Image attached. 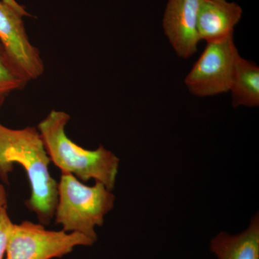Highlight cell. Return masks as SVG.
Returning a JSON list of instances; mask_svg holds the SVG:
<instances>
[{
	"instance_id": "9",
	"label": "cell",
	"mask_w": 259,
	"mask_h": 259,
	"mask_svg": "<svg viewBox=\"0 0 259 259\" xmlns=\"http://www.w3.org/2000/svg\"><path fill=\"white\" fill-rule=\"evenodd\" d=\"M209 248L218 259H259L258 214L240 234L221 232L211 240Z\"/></svg>"
},
{
	"instance_id": "3",
	"label": "cell",
	"mask_w": 259,
	"mask_h": 259,
	"mask_svg": "<svg viewBox=\"0 0 259 259\" xmlns=\"http://www.w3.org/2000/svg\"><path fill=\"white\" fill-rule=\"evenodd\" d=\"M115 200V194L103 184L96 182L90 187L71 174H61L58 183L56 223L62 226L63 231L81 233L95 243V228L103 225Z\"/></svg>"
},
{
	"instance_id": "2",
	"label": "cell",
	"mask_w": 259,
	"mask_h": 259,
	"mask_svg": "<svg viewBox=\"0 0 259 259\" xmlns=\"http://www.w3.org/2000/svg\"><path fill=\"white\" fill-rule=\"evenodd\" d=\"M70 118L66 112L53 110L37 126L51 161L62 174H71L82 182L93 179L113 190L120 159L102 145L88 150L71 141L66 133Z\"/></svg>"
},
{
	"instance_id": "1",
	"label": "cell",
	"mask_w": 259,
	"mask_h": 259,
	"mask_svg": "<svg viewBox=\"0 0 259 259\" xmlns=\"http://www.w3.org/2000/svg\"><path fill=\"white\" fill-rule=\"evenodd\" d=\"M50 162L37 127L11 129L0 123V178L8 182L14 164L23 167L31 188L25 204L44 226L54 218L58 202V183L49 171Z\"/></svg>"
},
{
	"instance_id": "13",
	"label": "cell",
	"mask_w": 259,
	"mask_h": 259,
	"mask_svg": "<svg viewBox=\"0 0 259 259\" xmlns=\"http://www.w3.org/2000/svg\"><path fill=\"white\" fill-rule=\"evenodd\" d=\"M3 2L5 3V4L9 5V6L12 7V8H14L15 10H16L17 11H18L19 13L23 14L25 17H29L30 16V14L26 11L25 8H24L23 6L19 4V3H17L16 0H3Z\"/></svg>"
},
{
	"instance_id": "11",
	"label": "cell",
	"mask_w": 259,
	"mask_h": 259,
	"mask_svg": "<svg viewBox=\"0 0 259 259\" xmlns=\"http://www.w3.org/2000/svg\"><path fill=\"white\" fill-rule=\"evenodd\" d=\"M28 83L0 41V106L10 93L21 90Z\"/></svg>"
},
{
	"instance_id": "5",
	"label": "cell",
	"mask_w": 259,
	"mask_h": 259,
	"mask_svg": "<svg viewBox=\"0 0 259 259\" xmlns=\"http://www.w3.org/2000/svg\"><path fill=\"white\" fill-rule=\"evenodd\" d=\"M239 57L233 36L207 44L185 80L189 91L200 97L228 93Z\"/></svg>"
},
{
	"instance_id": "7",
	"label": "cell",
	"mask_w": 259,
	"mask_h": 259,
	"mask_svg": "<svg viewBox=\"0 0 259 259\" xmlns=\"http://www.w3.org/2000/svg\"><path fill=\"white\" fill-rule=\"evenodd\" d=\"M203 0H168L163 28L179 57L189 59L201 41L197 30L199 8Z\"/></svg>"
},
{
	"instance_id": "14",
	"label": "cell",
	"mask_w": 259,
	"mask_h": 259,
	"mask_svg": "<svg viewBox=\"0 0 259 259\" xmlns=\"http://www.w3.org/2000/svg\"><path fill=\"white\" fill-rule=\"evenodd\" d=\"M8 204V194L4 186L0 184V208L5 207Z\"/></svg>"
},
{
	"instance_id": "6",
	"label": "cell",
	"mask_w": 259,
	"mask_h": 259,
	"mask_svg": "<svg viewBox=\"0 0 259 259\" xmlns=\"http://www.w3.org/2000/svg\"><path fill=\"white\" fill-rule=\"evenodd\" d=\"M23 17L0 0V41L24 79L29 82L40 77L45 66L40 51L29 39Z\"/></svg>"
},
{
	"instance_id": "10",
	"label": "cell",
	"mask_w": 259,
	"mask_h": 259,
	"mask_svg": "<svg viewBox=\"0 0 259 259\" xmlns=\"http://www.w3.org/2000/svg\"><path fill=\"white\" fill-rule=\"evenodd\" d=\"M232 104L239 106L259 105V67L255 63L240 56L237 61L230 91Z\"/></svg>"
},
{
	"instance_id": "8",
	"label": "cell",
	"mask_w": 259,
	"mask_h": 259,
	"mask_svg": "<svg viewBox=\"0 0 259 259\" xmlns=\"http://www.w3.org/2000/svg\"><path fill=\"white\" fill-rule=\"evenodd\" d=\"M242 13V8L236 3L227 0H203L197 19L199 38L210 44L233 37Z\"/></svg>"
},
{
	"instance_id": "12",
	"label": "cell",
	"mask_w": 259,
	"mask_h": 259,
	"mask_svg": "<svg viewBox=\"0 0 259 259\" xmlns=\"http://www.w3.org/2000/svg\"><path fill=\"white\" fill-rule=\"evenodd\" d=\"M13 225L7 206L0 208V259H4L6 255L8 240Z\"/></svg>"
},
{
	"instance_id": "4",
	"label": "cell",
	"mask_w": 259,
	"mask_h": 259,
	"mask_svg": "<svg viewBox=\"0 0 259 259\" xmlns=\"http://www.w3.org/2000/svg\"><path fill=\"white\" fill-rule=\"evenodd\" d=\"M93 240L81 233L49 231L40 223H13L5 259H53L69 254L77 246H92Z\"/></svg>"
}]
</instances>
